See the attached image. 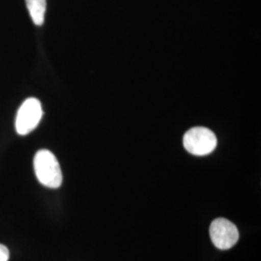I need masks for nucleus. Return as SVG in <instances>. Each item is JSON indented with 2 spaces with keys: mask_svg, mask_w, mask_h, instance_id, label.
<instances>
[{
  "mask_svg": "<svg viewBox=\"0 0 261 261\" xmlns=\"http://www.w3.org/2000/svg\"><path fill=\"white\" fill-rule=\"evenodd\" d=\"M218 140L216 135L205 127H195L187 132L183 138L185 149L196 156H205L214 151Z\"/></svg>",
  "mask_w": 261,
  "mask_h": 261,
  "instance_id": "f03ea898",
  "label": "nucleus"
},
{
  "mask_svg": "<svg viewBox=\"0 0 261 261\" xmlns=\"http://www.w3.org/2000/svg\"><path fill=\"white\" fill-rule=\"evenodd\" d=\"M43 116L42 105L36 98L25 100L19 109L16 117V130L20 136H27L39 125Z\"/></svg>",
  "mask_w": 261,
  "mask_h": 261,
  "instance_id": "7ed1b4c3",
  "label": "nucleus"
},
{
  "mask_svg": "<svg viewBox=\"0 0 261 261\" xmlns=\"http://www.w3.org/2000/svg\"><path fill=\"white\" fill-rule=\"evenodd\" d=\"M210 237L219 250H229L239 239V231L236 225L224 218H218L210 225Z\"/></svg>",
  "mask_w": 261,
  "mask_h": 261,
  "instance_id": "20e7f679",
  "label": "nucleus"
},
{
  "mask_svg": "<svg viewBox=\"0 0 261 261\" xmlns=\"http://www.w3.org/2000/svg\"><path fill=\"white\" fill-rule=\"evenodd\" d=\"M25 2L33 22L38 27H41L45 21L47 0H25Z\"/></svg>",
  "mask_w": 261,
  "mask_h": 261,
  "instance_id": "39448f33",
  "label": "nucleus"
},
{
  "mask_svg": "<svg viewBox=\"0 0 261 261\" xmlns=\"http://www.w3.org/2000/svg\"><path fill=\"white\" fill-rule=\"evenodd\" d=\"M9 250L4 246L0 244V261L9 260Z\"/></svg>",
  "mask_w": 261,
  "mask_h": 261,
  "instance_id": "423d86ee",
  "label": "nucleus"
},
{
  "mask_svg": "<svg viewBox=\"0 0 261 261\" xmlns=\"http://www.w3.org/2000/svg\"><path fill=\"white\" fill-rule=\"evenodd\" d=\"M34 170L38 181L44 186L57 189L62 184V171L56 156L48 150H39L34 157Z\"/></svg>",
  "mask_w": 261,
  "mask_h": 261,
  "instance_id": "f257e3e1",
  "label": "nucleus"
}]
</instances>
